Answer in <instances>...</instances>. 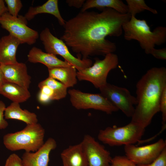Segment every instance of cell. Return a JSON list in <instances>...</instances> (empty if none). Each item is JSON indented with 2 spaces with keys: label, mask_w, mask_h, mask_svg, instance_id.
Listing matches in <instances>:
<instances>
[{
  "label": "cell",
  "mask_w": 166,
  "mask_h": 166,
  "mask_svg": "<svg viewBox=\"0 0 166 166\" xmlns=\"http://www.w3.org/2000/svg\"><path fill=\"white\" fill-rule=\"evenodd\" d=\"M80 12L65 22L60 39L72 51L82 55L83 59L90 56H105L116 51V44L106 39L108 36L118 37L122 33L123 25L131 16L111 8Z\"/></svg>",
  "instance_id": "cell-1"
},
{
  "label": "cell",
  "mask_w": 166,
  "mask_h": 166,
  "mask_svg": "<svg viewBox=\"0 0 166 166\" xmlns=\"http://www.w3.org/2000/svg\"><path fill=\"white\" fill-rule=\"evenodd\" d=\"M136 87L137 104L131 121L145 128L160 111L162 94L166 87V68H151L138 81Z\"/></svg>",
  "instance_id": "cell-2"
},
{
  "label": "cell",
  "mask_w": 166,
  "mask_h": 166,
  "mask_svg": "<svg viewBox=\"0 0 166 166\" xmlns=\"http://www.w3.org/2000/svg\"><path fill=\"white\" fill-rule=\"evenodd\" d=\"M124 38L128 41H137L147 54H150L155 45H160L166 41V28L158 26L152 31L146 21L131 16L130 19L122 26Z\"/></svg>",
  "instance_id": "cell-3"
},
{
  "label": "cell",
  "mask_w": 166,
  "mask_h": 166,
  "mask_svg": "<svg viewBox=\"0 0 166 166\" xmlns=\"http://www.w3.org/2000/svg\"><path fill=\"white\" fill-rule=\"evenodd\" d=\"M45 134V130L40 124H26L20 131L4 135L3 143L11 151L24 150L26 152H35L44 144Z\"/></svg>",
  "instance_id": "cell-4"
},
{
  "label": "cell",
  "mask_w": 166,
  "mask_h": 166,
  "mask_svg": "<svg viewBox=\"0 0 166 166\" xmlns=\"http://www.w3.org/2000/svg\"><path fill=\"white\" fill-rule=\"evenodd\" d=\"M145 128L131 121L122 127H108L100 130L97 138L103 143L110 146L134 144L140 140Z\"/></svg>",
  "instance_id": "cell-5"
},
{
  "label": "cell",
  "mask_w": 166,
  "mask_h": 166,
  "mask_svg": "<svg viewBox=\"0 0 166 166\" xmlns=\"http://www.w3.org/2000/svg\"><path fill=\"white\" fill-rule=\"evenodd\" d=\"M104 58L95 59V62L90 67L77 71V79L91 83L97 88L99 89L107 83V78L109 72L117 67L119 60L118 56L113 53L107 54Z\"/></svg>",
  "instance_id": "cell-6"
},
{
  "label": "cell",
  "mask_w": 166,
  "mask_h": 166,
  "mask_svg": "<svg viewBox=\"0 0 166 166\" xmlns=\"http://www.w3.org/2000/svg\"><path fill=\"white\" fill-rule=\"evenodd\" d=\"M39 36L46 53L61 56L77 71L92 65V61L90 59H81L80 57H76L73 55L63 41L53 35L48 28H46L42 30Z\"/></svg>",
  "instance_id": "cell-7"
},
{
  "label": "cell",
  "mask_w": 166,
  "mask_h": 166,
  "mask_svg": "<svg viewBox=\"0 0 166 166\" xmlns=\"http://www.w3.org/2000/svg\"><path fill=\"white\" fill-rule=\"evenodd\" d=\"M72 105L77 109H93L111 114L119 110L100 93H84L75 89L68 91Z\"/></svg>",
  "instance_id": "cell-8"
},
{
  "label": "cell",
  "mask_w": 166,
  "mask_h": 166,
  "mask_svg": "<svg viewBox=\"0 0 166 166\" xmlns=\"http://www.w3.org/2000/svg\"><path fill=\"white\" fill-rule=\"evenodd\" d=\"M27 20L24 16L14 17L8 12L4 14L0 18L1 27L10 34L18 39L21 44L31 45L34 44L39 38L38 32L27 26Z\"/></svg>",
  "instance_id": "cell-9"
},
{
  "label": "cell",
  "mask_w": 166,
  "mask_h": 166,
  "mask_svg": "<svg viewBox=\"0 0 166 166\" xmlns=\"http://www.w3.org/2000/svg\"><path fill=\"white\" fill-rule=\"evenodd\" d=\"M99 89L100 93L119 110L128 117H132L137 101L128 89L108 83Z\"/></svg>",
  "instance_id": "cell-10"
},
{
  "label": "cell",
  "mask_w": 166,
  "mask_h": 166,
  "mask_svg": "<svg viewBox=\"0 0 166 166\" xmlns=\"http://www.w3.org/2000/svg\"><path fill=\"white\" fill-rule=\"evenodd\" d=\"M166 147V141L160 139L153 143L142 146L124 145L126 156L136 165L149 164L156 159Z\"/></svg>",
  "instance_id": "cell-11"
},
{
  "label": "cell",
  "mask_w": 166,
  "mask_h": 166,
  "mask_svg": "<svg viewBox=\"0 0 166 166\" xmlns=\"http://www.w3.org/2000/svg\"><path fill=\"white\" fill-rule=\"evenodd\" d=\"M87 159L88 166H110L109 152L90 135H85L80 142Z\"/></svg>",
  "instance_id": "cell-12"
},
{
  "label": "cell",
  "mask_w": 166,
  "mask_h": 166,
  "mask_svg": "<svg viewBox=\"0 0 166 166\" xmlns=\"http://www.w3.org/2000/svg\"><path fill=\"white\" fill-rule=\"evenodd\" d=\"M57 146L56 140L50 137L37 151L25 152L21 158L23 166H48L50 152Z\"/></svg>",
  "instance_id": "cell-13"
},
{
  "label": "cell",
  "mask_w": 166,
  "mask_h": 166,
  "mask_svg": "<svg viewBox=\"0 0 166 166\" xmlns=\"http://www.w3.org/2000/svg\"><path fill=\"white\" fill-rule=\"evenodd\" d=\"M5 82L17 84L28 89L31 83V77L27 73V67L24 63L0 65Z\"/></svg>",
  "instance_id": "cell-14"
},
{
  "label": "cell",
  "mask_w": 166,
  "mask_h": 166,
  "mask_svg": "<svg viewBox=\"0 0 166 166\" xmlns=\"http://www.w3.org/2000/svg\"><path fill=\"white\" fill-rule=\"evenodd\" d=\"M21 44L17 38L9 34L0 39V65L13 64L18 62L17 49Z\"/></svg>",
  "instance_id": "cell-15"
},
{
  "label": "cell",
  "mask_w": 166,
  "mask_h": 166,
  "mask_svg": "<svg viewBox=\"0 0 166 166\" xmlns=\"http://www.w3.org/2000/svg\"><path fill=\"white\" fill-rule=\"evenodd\" d=\"M27 58L30 62L41 63L46 66L48 68L72 65L67 61L59 59L56 55L44 52L35 47H32L30 50Z\"/></svg>",
  "instance_id": "cell-16"
},
{
  "label": "cell",
  "mask_w": 166,
  "mask_h": 166,
  "mask_svg": "<svg viewBox=\"0 0 166 166\" xmlns=\"http://www.w3.org/2000/svg\"><path fill=\"white\" fill-rule=\"evenodd\" d=\"M63 166H88L86 157L80 143L70 145L61 153Z\"/></svg>",
  "instance_id": "cell-17"
},
{
  "label": "cell",
  "mask_w": 166,
  "mask_h": 166,
  "mask_svg": "<svg viewBox=\"0 0 166 166\" xmlns=\"http://www.w3.org/2000/svg\"><path fill=\"white\" fill-rule=\"evenodd\" d=\"M45 13L53 15L58 20L60 24L63 26L65 21L60 12L57 0H48L41 6H30L24 16L27 21L33 19L37 15Z\"/></svg>",
  "instance_id": "cell-18"
},
{
  "label": "cell",
  "mask_w": 166,
  "mask_h": 166,
  "mask_svg": "<svg viewBox=\"0 0 166 166\" xmlns=\"http://www.w3.org/2000/svg\"><path fill=\"white\" fill-rule=\"evenodd\" d=\"M49 77L59 81L67 88L77 83V71L73 66L48 68Z\"/></svg>",
  "instance_id": "cell-19"
},
{
  "label": "cell",
  "mask_w": 166,
  "mask_h": 166,
  "mask_svg": "<svg viewBox=\"0 0 166 166\" xmlns=\"http://www.w3.org/2000/svg\"><path fill=\"white\" fill-rule=\"evenodd\" d=\"M5 119H13L22 121L26 124L38 123L37 115L26 109H22L19 103L13 102L6 107L4 111Z\"/></svg>",
  "instance_id": "cell-20"
},
{
  "label": "cell",
  "mask_w": 166,
  "mask_h": 166,
  "mask_svg": "<svg viewBox=\"0 0 166 166\" xmlns=\"http://www.w3.org/2000/svg\"><path fill=\"white\" fill-rule=\"evenodd\" d=\"M0 94L13 102L22 103L31 96L28 89L15 84L5 82L0 88Z\"/></svg>",
  "instance_id": "cell-21"
},
{
  "label": "cell",
  "mask_w": 166,
  "mask_h": 166,
  "mask_svg": "<svg viewBox=\"0 0 166 166\" xmlns=\"http://www.w3.org/2000/svg\"><path fill=\"white\" fill-rule=\"evenodd\" d=\"M94 8L101 10L111 8L121 14H126L128 12L126 4L121 0H87L85 1L81 12Z\"/></svg>",
  "instance_id": "cell-22"
},
{
  "label": "cell",
  "mask_w": 166,
  "mask_h": 166,
  "mask_svg": "<svg viewBox=\"0 0 166 166\" xmlns=\"http://www.w3.org/2000/svg\"><path fill=\"white\" fill-rule=\"evenodd\" d=\"M46 85L53 90L54 100H58L65 97L67 94V88L57 80L48 77L40 82L38 85Z\"/></svg>",
  "instance_id": "cell-23"
},
{
  "label": "cell",
  "mask_w": 166,
  "mask_h": 166,
  "mask_svg": "<svg viewBox=\"0 0 166 166\" xmlns=\"http://www.w3.org/2000/svg\"><path fill=\"white\" fill-rule=\"evenodd\" d=\"M128 9L127 13L131 16L136 15L145 10H148L154 14L158 13L157 11L151 8L145 3L144 0H126Z\"/></svg>",
  "instance_id": "cell-24"
},
{
  "label": "cell",
  "mask_w": 166,
  "mask_h": 166,
  "mask_svg": "<svg viewBox=\"0 0 166 166\" xmlns=\"http://www.w3.org/2000/svg\"><path fill=\"white\" fill-rule=\"evenodd\" d=\"M40 89L38 95V100L41 103L45 104L54 100L53 90L45 85H38Z\"/></svg>",
  "instance_id": "cell-25"
},
{
  "label": "cell",
  "mask_w": 166,
  "mask_h": 166,
  "mask_svg": "<svg viewBox=\"0 0 166 166\" xmlns=\"http://www.w3.org/2000/svg\"><path fill=\"white\" fill-rule=\"evenodd\" d=\"M7 5L8 12L12 16L17 17L23 6L22 2L20 0H5Z\"/></svg>",
  "instance_id": "cell-26"
},
{
  "label": "cell",
  "mask_w": 166,
  "mask_h": 166,
  "mask_svg": "<svg viewBox=\"0 0 166 166\" xmlns=\"http://www.w3.org/2000/svg\"><path fill=\"white\" fill-rule=\"evenodd\" d=\"M110 166H137L126 156H116L112 158Z\"/></svg>",
  "instance_id": "cell-27"
},
{
  "label": "cell",
  "mask_w": 166,
  "mask_h": 166,
  "mask_svg": "<svg viewBox=\"0 0 166 166\" xmlns=\"http://www.w3.org/2000/svg\"><path fill=\"white\" fill-rule=\"evenodd\" d=\"M160 111L162 113V129H164L166 126V87L163 91L160 105Z\"/></svg>",
  "instance_id": "cell-28"
},
{
  "label": "cell",
  "mask_w": 166,
  "mask_h": 166,
  "mask_svg": "<svg viewBox=\"0 0 166 166\" xmlns=\"http://www.w3.org/2000/svg\"><path fill=\"white\" fill-rule=\"evenodd\" d=\"M137 166H166V147L152 162L147 164H138Z\"/></svg>",
  "instance_id": "cell-29"
},
{
  "label": "cell",
  "mask_w": 166,
  "mask_h": 166,
  "mask_svg": "<svg viewBox=\"0 0 166 166\" xmlns=\"http://www.w3.org/2000/svg\"><path fill=\"white\" fill-rule=\"evenodd\" d=\"M4 166H23L21 158L17 154H10L6 159Z\"/></svg>",
  "instance_id": "cell-30"
},
{
  "label": "cell",
  "mask_w": 166,
  "mask_h": 166,
  "mask_svg": "<svg viewBox=\"0 0 166 166\" xmlns=\"http://www.w3.org/2000/svg\"><path fill=\"white\" fill-rule=\"evenodd\" d=\"M6 108L5 103L0 100V129H5L8 125V122L4 118V113Z\"/></svg>",
  "instance_id": "cell-31"
},
{
  "label": "cell",
  "mask_w": 166,
  "mask_h": 166,
  "mask_svg": "<svg viewBox=\"0 0 166 166\" xmlns=\"http://www.w3.org/2000/svg\"><path fill=\"white\" fill-rule=\"evenodd\" d=\"M150 54L152 55L155 58L161 60L166 59V48L160 49H153L151 51Z\"/></svg>",
  "instance_id": "cell-32"
},
{
  "label": "cell",
  "mask_w": 166,
  "mask_h": 166,
  "mask_svg": "<svg viewBox=\"0 0 166 166\" xmlns=\"http://www.w3.org/2000/svg\"><path fill=\"white\" fill-rule=\"evenodd\" d=\"M85 1V0H67L66 2L69 6L80 8L82 7Z\"/></svg>",
  "instance_id": "cell-33"
},
{
  "label": "cell",
  "mask_w": 166,
  "mask_h": 166,
  "mask_svg": "<svg viewBox=\"0 0 166 166\" xmlns=\"http://www.w3.org/2000/svg\"><path fill=\"white\" fill-rule=\"evenodd\" d=\"M4 0H0V18L5 13L8 12Z\"/></svg>",
  "instance_id": "cell-34"
},
{
  "label": "cell",
  "mask_w": 166,
  "mask_h": 166,
  "mask_svg": "<svg viewBox=\"0 0 166 166\" xmlns=\"http://www.w3.org/2000/svg\"><path fill=\"white\" fill-rule=\"evenodd\" d=\"M5 82L3 74L0 69V88Z\"/></svg>",
  "instance_id": "cell-35"
}]
</instances>
